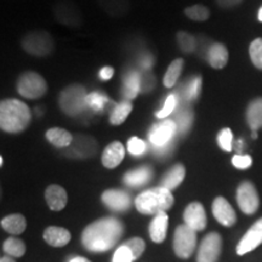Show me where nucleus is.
Here are the masks:
<instances>
[{"label": "nucleus", "mask_w": 262, "mask_h": 262, "mask_svg": "<svg viewBox=\"0 0 262 262\" xmlns=\"http://www.w3.org/2000/svg\"><path fill=\"white\" fill-rule=\"evenodd\" d=\"M47 89V81L40 74L35 72H26L17 80L18 94L29 100H35V98L44 96Z\"/></svg>", "instance_id": "6"}, {"label": "nucleus", "mask_w": 262, "mask_h": 262, "mask_svg": "<svg viewBox=\"0 0 262 262\" xmlns=\"http://www.w3.org/2000/svg\"><path fill=\"white\" fill-rule=\"evenodd\" d=\"M141 90V77L137 72H130L124 79L123 93L127 100L135 98Z\"/></svg>", "instance_id": "29"}, {"label": "nucleus", "mask_w": 262, "mask_h": 262, "mask_svg": "<svg viewBox=\"0 0 262 262\" xmlns=\"http://www.w3.org/2000/svg\"><path fill=\"white\" fill-rule=\"evenodd\" d=\"M176 104H178V100H176L175 95H169L168 98H166L165 104L159 112L156 113L157 118H160V119H164V118L169 117L170 114L173 113V111L176 110Z\"/></svg>", "instance_id": "40"}, {"label": "nucleus", "mask_w": 262, "mask_h": 262, "mask_svg": "<svg viewBox=\"0 0 262 262\" xmlns=\"http://www.w3.org/2000/svg\"><path fill=\"white\" fill-rule=\"evenodd\" d=\"M183 220L185 225L194 229L195 232L203 231L206 227V214L204 206L201 203L193 202L185 209L183 212Z\"/></svg>", "instance_id": "14"}, {"label": "nucleus", "mask_w": 262, "mask_h": 262, "mask_svg": "<svg viewBox=\"0 0 262 262\" xmlns=\"http://www.w3.org/2000/svg\"><path fill=\"white\" fill-rule=\"evenodd\" d=\"M262 244V217L248 229L237 245V254L245 255Z\"/></svg>", "instance_id": "13"}, {"label": "nucleus", "mask_w": 262, "mask_h": 262, "mask_svg": "<svg viewBox=\"0 0 262 262\" xmlns=\"http://www.w3.org/2000/svg\"><path fill=\"white\" fill-rule=\"evenodd\" d=\"M97 150V142L94 137L86 135H77L73 142L64 150V156L70 158H89Z\"/></svg>", "instance_id": "11"}, {"label": "nucleus", "mask_w": 262, "mask_h": 262, "mask_svg": "<svg viewBox=\"0 0 262 262\" xmlns=\"http://www.w3.org/2000/svg\"><path fill=\"white\" fill-rule=\"evenodd\" d=\"M0 262H15V260H12L11 257L4 256V257H2V260H0Z\"/></svg>", "instance_id": "49"}, {"label": "nucleus", "mask_w": 262, "mask_h": 262, "mask_svg": "<svg viewBox=\"0 0 262 262\" xmlns=\"http://www.w3.org/2000/svg\"><path fill=\"white\" fill-rule=\"evenodd\" d=\"M123 224L116 217H103L88 226L81 234L85 249L93 253H104L112 249L123 235Z\"/></svg>", "instance_id": "1"}, {"label": "nucleus", "mask_w": 262, "mask_h": 262, "mask_svg": "<svg viewBox=\"0 0 262 262\" xmlns=\"http://www.w3.org/2000/svg\"><path fill=\"white\" fill-rule=\"evenodd\" d=\"M212 214H214L216 220L226 227H231L237 221L234 209L222 196H217L212 203Z\"/></svg>", "instance_id": "15"}, {"label": "nucleus", "mask_w": 262, "mask_h": 262, "mask_svg": "<svg viewBox=\"0 0 262 262\" xmlns=\"http://www.w3.org/2000/svg\"><path fill=\"white\" fill-rule=\"evenodd\" d=\"M183 68V60L182 58H178V60L172 61L170 63L168 71H166L165 75H164L163 83L166 88H171L176 84L178 81L180 74H181Z\"/></svg>", "instance_id": "30"}, {"label": "nucleus", "mask_w": 262, "mask_h": 262, "mask_svg": "<svg viewBox=\"0 0 262 262\" xmlns=\"http://www.w3.org/2000/svg\"><path fill=\"white\" fill-rule=\"evenodd\" d=\"M237 202L241 210L247 215H253L260 206L257 191L251 182L245 181L237 189Z\"/></svg>", "instance_id": "10"}, {"label": "nucleus", "mask_w": 262, "mask_h": 262, "mask_svg": "<svg viewBox=\"0 0 262 262\" xmlns=\"http://www.w3.org/2000/svg\"><path fill=\"white\" fill-rule=\"evenodd\" d=\"M131 111H133V104L127 102V101L117 104L116 108L113 110V112L111 113V124H113V125H120V124H123L125 122L127 116L131 113Z\"/></svg>", "instance_id": "31"}, {"label": "nucleus", "mask_w": 262, "mask_h": 262, "mask_svg": "<svg viewBox=\"0 0 262 262\" xmlns=\"http://www.w3.org/2000/svg\"><path fill=\"white\" fill-rule=\"evenodd\" d=\"M186 175V169L182 164H176L173 165L168 172L164 175L162 179V183H160V187H164L169 191H172L176 187H179L181 185L183 179Z\"/></svg>", "instance_id": "22"}, {"label": "nucleus", "mask_w": 262, "mask_h": 262, "mask_svg": "<svg viewBox=\"0 0 262 262\" xmlns=\"http://www.w3.org/2000/svg\"><path fill=\"white\" fill-rule=\"evenodd\" d=\"M185 15L193 21H206L210 17V10L202 4H195L186 8Z\"/></svg>", "instance_id": "34"}, {"label": "nucleus", "mask_w": 262, "mask_h": 262, "mask_svg": "<svg viewBox=\"0 0 262 262\" xmlns=\"http://www.w3.org/2000/svg\"><path fill=\"white\" fill-rule=\"evenodd\" d=\"M202 90V78L194 77L191 81L185 86V93H183V101H192L199 97Z\"/></svg>", "instance_id": "35"}, {"label": "nucleus", "mask_w": 262, "mask_h": 262, "mask_svg": "<svg viewBox=\"0 0 262 262\" xmlns=\"http://www.w3.org/2000/svg\"><path fill=\"white\" fill-rule=\"evenodd\" d=\"M45 242L51 247L61 248L70 243L71 233L68 229L62 227H48L44 232Z\"/></svg>", "instance_id": "21"}, {"label": "nucleus", "mask_w": 262, "mask_h": 262, "mask_svg": "<svg viewBox=\"0 0 262 262\" xmlns=\"http://www.w3.org/2000/svg\"><path fill=\"white\" fill-rule=\"evenodd\" d=\"M153 178V170L149 166H141L135 170L126 172L124 176V183L129 187H141L149 182V180Z\"/></svg>", "instance_id": "20"}, {"label": "nucleus", "mask_w": 262, "mask_h": 262, "mask_svg": "<svg viewBox=\"0 0 262 262\" xmlns=\"http://www.w3.org/2000/svg\"><path fill=\"white\" fill-rule=\"evenodd\" d=\"M178 133V127L172 119L164 120V122L157 124L149 131V142L155 147H162L170 143Z\"/></svg>", "instance_id": "12"}, {"label": "nucleus", "mask_w": 262, "mask_h": 262, "mask_svg": "<svg viewBox=\"0 0 262 262\" xmlns=\"http://www.w3.org/2000/svg\"><path fill=\"white\" fill-rule=\"evenodd\" d=\"M124 245H126V247L130 249V251L133 253L134 260H137V258L143 254V251H145V248H146L145 242H143V239L141 238H131L129 241H126L125 243H124Z\"/></svg>", "instance_id": "38"}, {"label": "nucleus", "mask_w": 262, "mask_h": 262, "mask_svg": "<svg viewBox=\"0 0 262 262\" xmlns=\"http://www.w3.org/2000/svg\"><path fill=\"white\" fill-rule=\"evenodd\" d=\"M98 4L108 15L122 17L130 10V0H97Z\"/></svg>", "instance_id": "25"}, {"label": "nucleus", "mask_w": 262, "mask_h": 262, "mask_svg": "<svg viewBox=\"0 0 262 262\" xmlns=\"http://www.w3.org/2000/svg\"><path fill=\"white\" fill-rule=\"evenodd\" d=\"M217 4L221 6V8L228 9V8H233V6L241 4L242 0H216Z\"/></svg>", "instance_id": "46"}, {"label": "nucleus", "mask_w": 262, "mask_h": 262, "mask_svg": "<svg viewBox=\"0 0 262 262\" xmlns=\"http://www.w3.org/2000/svg\"><path fill=\"white\" fill-rule=\"evenodd\" d=\"M45 199L51 210L60 211L67 205V192L61 186L51 185L45 191Z\"/></svg>", "instance_id": "19"}, {"label": "nucleus", "mask_w": 262, "mask_h": 262, "mask_svg": "<svg viewBox=\"0 0 262 262\" xmlns=\"http://www.w3.org/2000/svg\"><path fill=\"white\" fill-rule=\"evenodd\" d=\"M140 63L142 68H145V70H149V68L153 66V57L149 56V55H146V56L141 58Z\"/></svg>", "instance_id": "47"}, {"label": "nucleus", "mask_w": 262, "mask_h": 262, "mask_svg": "<svg viewBox=\"0 0 262 262\" xmlns=\"http://www.w3.org/2000/svg\"><path fill=\"white\" fill-rule=\"evenodd\" d=\"M86 91L81 85L74 84L61 93L60 107L68 116H78L86 106Z\"/></svg>", "instance_id": "4"}, {"label": "nucleus", "mask_w": 262, "mask_h": 262, "mask_svg": "<svg viewBox=\"0 0 262 262\" xmlns=\"http://www.w3.org/2000/svg\"><path fill=\"white\" fill-rule=\"evenodd\" d=\"M257 17H258V21H261V22H262V8L260 9V11H258Z\"/></svg>", "instance_id": "50"}, {"label": "nucleus", "mask_w": 262, "mask_h": 262, "mask_svg": "<svg viewBox=\"0 0 262 262\" xmlns=\"http://www.w3.org/2000/svg\"><path fill=\"white\" fill-rule=\"evenodd\" d=\"M222 238L216 232L205 235L199 245L196 262H216L221 255Z\"/></svg>", "instance_id": "9"}, {"label": "nucleus", "mask_w": 262, "mask_h": 262, "mask_svg": "<svg viewBox=\"0 0 262 262\" xmlns=\"http://www.w3.org/2000/svg\"><path fill=\"white\" fill-rule=\"evenodd\" d=\"M32 113L28 106L22 101L4 100L0 104V127L10 134L24 131L31 123Z\"/></svg>", "instance_id": "2"}, {"label": "nucleus", "mask_w": 262, "mask_h": 262, "mask_svg": "<svg viewBox=\"0 0 262 262\" xmlns=\"http://www.w3.org/2000/svg\"><path fill=\"white\" fill-rule=\"evenodd\" d=\"M26 226L27 224H26L25 216L19 214L9 215L2 220L3 229L11 234H21L22 232H25Z\"/></svg>", "instance_id": "28"}, {"label": "nucleus", "mask_w": 262, "mask_h": 262, "mask_svg": "<svg viewBox=\"0 0 262 262\" xmlns=\"http://www.w3.org/2000/svg\"><path fill=\"white\" fill-rule=\"evenodd\" d=\"M55 18L67 27H79L83 24L80 9L72 0H58L52 8Z\"/></svg>", "instance_id": "8"}, {"label": "nucleus", "mask_w": 262, "mask_h": 262, "mask_svg": "<svg viewBox=\"0 0 262 262\" xmlns=\"http://www.w3.org/2000/svg\"><path fill=\"white\" fill-rule=\"evenodd\" d=\"M169 217L166 212H159L149 225V237L155 243H163L168 232Z\"/></svg>", "instance_id": "18"}, {"label": "nucleus", "mask_w": 262, "mask_h": 262, "mask_svg": "<svg viewBox=\"0 0 262 262\" xmlns=\"http://www.w3.org/2000/svg\"><path fill=\"white\" fill-rule=\"evenodd\" d=\"M125 156V149L119 141L110 143L102 153V164L107 169L117 168Z\"/></svg>", "instance_id": "17"}, {"label": "nucleus", "mask_w": 262, "mask_h": 262, "mask_svg": "<svg viewBox=\"0 0 262 262\" xmlns=\"http://www.w3.org/2000/svg\"><path fill=\"white\" fill-rule=\"evenodd\" d=\"M219 146L226 152H231L232 150V143H233V134H232L231 129H224L220 131L217 136Z\"/></svg>", "instance_id": "39"}, {"label": "nucleus", "mask_w": 262, "mask_h": 262, "mask_svg": "<svg viewBox=\"0 0 262 262\" xmlns=\"http://www.w3.org/2000/svg\"><path fill=\"white\" fill-rule=\"evenodd\" d=\"M208 61L212 68L221 70L228 61V51L224 44H212L208 50Z\"/></svg>", "instance_id": "24"}, {"label": "nucleus", "mask_w": 262, "mask_h": 262, "mask_svg": "<svg viewBox=\"0 0 262 262\" xmlns=\"http://www.w3.org/2000/svg\"><path fill=\"white\" fill-rule=\"evenodd\" d=\"M113 74H114V70L112 67H108V66L107 67H103L100 72L101 79H103V80H110L111 78L113 77Z\"/></svg>", "instance_id": "45"}, {"label": "nucleus", "mask_w": 262, "mask_h": 262, "mask_svg": "<svg viewBox=\"0 0 262 262\" xmlns=\"http://www.w3.org/2000/svg\"><path fill=\"white\" fill-rule=\"evenodd\" d=\"M156 84V79H155V75L153 74H147L145 75L143 79H141V89L143 91H149L150 89H153Z\"/></svg>", "instance_id": "44"}, {"label": "nucleus", "mask_w": 262, "mask_h": 262, "mask_svg": "<svg viewBox=\"0 0 262 262\" xmlns=\"http://www.w3.org/2000/svg\"><path fill=\"white\" fill-rule=\"evenodd\" d=\"M135 205L137 211L145 215H157L165 212L173 205L171 191L164 187H155L147 189L137 195Z\"/></svg>", "instance_id": "3"}, {"label": "nucleus", "mask_w": 262, "mask_h": 262, "mask_svg": "<svg viewBox=\"0 0 262 262\" xmlns=\"http://www.w3.org/2000/svg\"><path fill=\"white\" fill-rule=\"evenodd\" d=\"M101 198L104 204L114 211H126L131 206L130 195L120 189H107Z\"/></svg>", "instance_id": "16"}, {"label": "nucleus", "mask_w": 262, "mask_h": 262, "mask_svg": "<svg viewBox=\"0 0 262 262\" xmlns=\"http://www.w3.org/2000/svg\"><path fill=\"white\" fill-rule=\"evenodd\" d=\"M22 48L33 56H48L54 50V40L45 31L29 32L22 39Z\"/></svg>", "instance_id": "5"}, {"label": "nucleus", "mask_w": 262, "mask_h": 262, "mask_svg": "<svg viewBox=\"0 0 262 262\" xmlns=\"http://www.w3.org/2000/svg\"><path fill=\"white\" fill-rule=\"evenodd\" d=\"M3 249L10 256L21 257L26 253V245L21 239L17 238H8L3 244Z\"/></svg>", "instance_id": "33"}, {"label": "nucleus", "mask_w": 262, "mask_h": 262, "mask_svg": "<svg viewBox=\"0 0 262 262\" xmlns=\"http://www.w3.org/2000/svg\"><path fill=\"white\" fill-rule=\"evenodd\" d=\"M68 262H91V261H89L88 260V258H85V257H74V258H72V260H70Z\"/></svg>", "instance_id": "48"}, {"label": "nucleus", "mask_w": 262, "mask_h": 262, "mask_svg": "<svg viewBox=\"0 0 262 262\" xmlns=\"http://www.w3.org/2000/svg\"><path fill=\"white\" fill-rule=\"evenodd\" d=\"M247 120L251 130L256 131L262 127V98H256L249 104Z\"/></svg>", "instance_id": "27"}, {"label": "nucleus", "mask_w": 262, "mask_h": 262, "mask_svg": "<svg viewBox=\"0 0 262 262\" xmlns=\"http://www.w3.org/2000/svg\"><path fill=\"white\" fill-rule=\"evenodd\" d=\"M196 245V232L187 225H180L173 234V250L181 258H188Z\"/></svg>", "instance_id": "7"}, {"label": "nucleus", "mask_w": 262, "mask_h": 262, "mask_svg": "<svg viewBox=\"0 0 262 262\" xmlns=\"http://www.w3.org/2000/svg\"><path fill=\"white\" fill-rule=\"evenodd\" d=\"M249 52H250V58L255 64V67L260 68L262 70V39H255V40L251 42L250 49H249Z\"/></svg>", "instance_id": "37"}, {"label": "nucleus", "mask_w": 262, "mask_h": 262, "mask_svg": "<svg viewBox=\"0 0 262 262\" xmlns=\"http://www.w3.org/2000/svg\"><path fill=\"white\" fill-rule=\"evenodd\" d=\"M134 260L133 253L130 251V249L126 247V245H120L119 248L117 249L116 253L113 255L112 262H133Z\"/></svg>", "instance_id": "42"}, {"label": "nucleus", "mask_w": 262, "mask_h": 262, "mask_svg": "<svg viewBox=\"0 0 262 262\" xmlns=\"http://www.w3.org/2000/svg\"><path fill=\"white\" fill-rule=\"evenodd\" d=\"M110 103L111 101L106 95L101 93H91L86 96V106L95 112H103Z\"/></svg>", "instance_id": "32"}, {"label": "nucleus", "mask_w": 262, "mask_h": 262, "mask_svg": "<svg viewBox=\"0 0 262 262\" xmlns=\"http://www.w3.org/2000/svg\"><path fill=\"white\" fill-rule=\"evenodd\" d=\"M173 114L175 116H173L172 120L176 124L179 134L185 135L193 123V111L191 110V107L182 103L180 107H176V113Z\"/></svg>", "instance_id": "23"}, {"label": "nucleus", "mask_w": 262, "mask_h": 262, "mask_svg": "<svg viewBox=\"0 0 262 262\" xmlns=\"http://www.w3.org/2000/svg\"><path fill=\"white\" fill-rule=\"evenodd\" d=\"M147 145L145 141L137 139V137H131L127 142V150L133 156H141L146 152Z\"/></svg>", "instance_id": "41"}, {"label": "nucleus", "mask_w": 262, "mask_h": 262, "mask_svg": "<svg viewBox=\"0 0 262 262\" xmlns=\"http://www.w3.org/2000/svg\"><path fill=\"white\" fill-rule=\"evenodd\" d=\"M176 39H178L180 49H181L183 52L189 54V52H193L195 50V39L192 34H189V33L179 32L178 34H176Z\"/></svg>", "instance_id": "36"}, {"label": "nucleus", "mask_w": 262, "mask_h": 262, "mask_svg": "<svg viewBox=\"0 0 262 262\" xmlns=\"http://www.w3.org/2000/svg\"><path fill=\"white\" fill-rule=\"evenodd\" d=\"M47 139L51 145L60 147V148H67L73 142L74 137L72 136L70 131L61 129V127H52L47 131Z\"/></svg>", "instance_id": "26"}, {"label": "nucleus", "mask_w": 262, "mask_h": 262, "mask_svg": "<svg viewBox=\"0 0 262 262\" xmlns=\"http://www.w3.org/2000/svg\"><path fill=\"white\" fill-rule=\"evenodd\" d=\"M232 164H233L237 169H248L250 168L251 164H253V159H251L250 156L235 155L233 158H232Z\"/></svg>", "instance_id": "43"}]
</instances>
